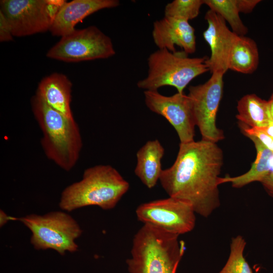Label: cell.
<instances>
[{
    "mask_svg": "<svg viewBox=\"0 0 273 273\" xmlns=\"http://www.w3.org/2000/svg\"><path fill=\"white\" fill-rule=\"evenodd\" d=\"M223 156L216 143L203 141L180 143L173 165L163 169L159 181L169 197L189 202L207 218L220 205L218 186Z\"/></svg>",
    "mask_w": 273,
    "mask_h": 273,
    "instance_id": "1",
    "label": "cell"
},
{
    "mask_svg": "<svg viewBox=\"0 0 273 273\" xmlns=\"http://www.w3.org/2000/svg\"><path fill=\"white\" fill-rule=\"evenodd\" d=\"M34 118L42 133L40 144L46 157L66 171L79 160L82 140L78 124L49 106L35 94L31 99Z\"/></svg>",
    "mask_w": 273,
    "mask_h": 273,
    "instance_id": "2",
    "label": "cell"
},
{
    "mask_svg": "<svg viewBox=\"0 0 273 273\" xmlns=\"http://www.w3.org/2000/svg\"><path fill=\"white\" fill-rule=\"evenodd\" d=\"M129 184L113 167L100 164L84 170L81 180L62 191L59 205L71 212L89 206L114 208L128 191Z\"/></svg>",
    "mask_w": 273,
    "mask_h": 273,
    "instance_id": "3",
    "label": "cell"
},
{
    "mask_svg": "<svg viewBox=\"0 0 273 273\" xmlns=\"http://www.w3.org/2000/svg\"><path fill=\"white\" fill-rule=\"evenodd\" d=\"M178 237L144 224L133 238L126 260L129 273H176L186 250Z\"/></svg>",
    "mask_w": 273,
    "mask_h": 273,
    "instance_id": "4",
    "label": "cell"
},
{
    "mask_svg": "<svg viewBox=\"0 0 273 273\" xmlns=\"http://www.w3.org/2000/svg\"><path fill=\"white\" fill-rule=\"evenodd\" d=\"M206 57L190 58L183 51L172 52L166 49H158L148 59V74L137 83L145 90H158L164 86L175 87L177 93L184 89L195 77L208 71Z\"/></svg>",
    "mask_w": 273,
    "mask_h": 273,
    "instance_id": "5",
    "label": "cell"
},
{
    "mask_svg": "<svg viewBox=\"0 0 273 273\" xmlns=\"http://www.w3.org/2000/svg\"><path fill=\"white\" fill-rule=\"evenodd\" d=\"M31 232L30 243L36 250L53 249L60 255L77 251L76 240L82 231L77 222L68 213L52 211L42 215L31 214L15 218Z\"/></svg>",
    "mask_w": 273,
    "mask_h": 273,
    "instance_id": "6",
    "label": "cell"
},
{
    "mask_svg": "<svg viewBox=\"0 0 273 273\" xmlns=\"http://www.w3.org/2000/svg\"><path fill=\"white\" fill-rule=\"evenodd\" d=\"M64 0H2L1 11L9 21L13 36L50 30Z\"/></svg>",
    "mask_w": 273,
    "mask_h": 273,
    "instance_id": "7",
    "label": "cell"
},
{
    "mask_svg": "<svg viewBox=\"0 0 273 273\" xmlns=\"http://www.w3.org/2000/svg\"><path fill=\"white\" fill-rule=\"evenodd\" d=\"M115 54L111 39L97 27L90 26L61 37L47 56L66 62L107 59Z\"/></svg>",
    "mask_w": 273,
    "mask_h": 273,
    "instance_id": "8",
    "label": "cell"
},
{
    "mask_svg": "<svg viewBox=\"0 0 273 273\" xmlns=\"http://www.w3.org/2000/svg\"><path fill=\"white\" fill-rule=\"evenodd\" d=\"M135 213L144 224L178 236L192 231L196 224V213L192 204L171 197L141 204Z\"/></svg>",
    "mask_w": 273,
    "mask_h": 273,
    "instance_id": "9",
    "label": "cell"
},
{
    "mask_svg": "<svg viewBox=\"0 0 273 273\" xmlns=\"http://www.w3.org/2000/svg\"><path fill=\"white\" fill-rule=\"evenodd\" d=\"M223 75L212 73L205 83L189 87L188 97L195 122L203 141L217 143L224 139L222 130L216 125L219 105L222 97Z\"/></svg>",
    "mask_w": 273,
    "mask_h": 273,
    "instance_id": "10",
    "label": "cell"
},
{
    "mask_svg": "<svg viewBox=\"0 0 273 273\" xmlns=\"http://www.w3.org/2000/svg\"><path fill=\"white\" fill-rule=\"evenodd\" d=\"M144 94L147 107L169 122L176 130L180 143L194 141L196 124L188 95L177 93L166 96L158 90H145Z\"/></svg>",
    "mask_w": 273,
    "mask_h": 273,
    "instance_id": "11",
    "label": "cell"
},
{
    "mask_svg": "<svg viewBox=\"0 0 273 273\" xmlns=\"http://www.w3.org/2000/svg\"><path fill=\"white\" fill-rule=\"evenodd\" d=\"M205 19L208 27L203 35L211 50L206 64L212 73L224 75L229 70L232 52L239 36L230 30L224 20L214 11L208 10Z\"/></svg>",
    "mask_w": 273,
    "mask_h": 273,
    "instance_id": "12",
    "label": "cell"
},
{
    "mask_svg": "<svg viewBox=\"0 0 273 273\" xmlns=\"http://www.w3.org/2000/svg\"><path fill=\"white\" fill-rule=\"evenodd\" d=\"M152 37L158 49L175 52L176 45L188 54L196 51L195 29L187 20L164 16L154 22Z\"/></svg>",
    "mask_w": 273,
    "mask_h": 273,
    "instance_id": "13",
    "label": "cell"
},
{
    "mask_svg": "<svg viewBox=\"0 0 273 273\" xmlns=\"http://www.w3.org/2000/svg\"><path fill=\"white\" fill-rule=\"evenodd\" d=\"M118 0H73L65 2L57 13L50 31L63 36L74 31L75 25L89 15L102 9L118 7Z\"/></svg>",
    "mask_w": 273,
    "mask_h": 273,
    "instance_id": "14",
    "label": "cell"
},
{
    "mask_svg": "<svg viewBox=\"0 0 273 273\" xmlns=\"http://www.w3.org/2000/svg\"><path fill=\"white\" fill-rule=\"evenodd\" d=\"M72 83L68 77L54 73L43 78L36 93L51 108L69 118H73L71 109Z\"/></svg>",
    "mask_w": 273,
    "mask_h": 273,
    "instance_id": "15",
    "label": "cell"
},
{
    "mask_svg": "<svg viewBox=\"0 0 273 273\" xmlns=\"http://www.w3.org/2000/svg\"><path fill=\"white\" fill-rule=\"evenodd\" d=\"M164 154V149L158 140L147 141L136 153L134 173L148 189L154 188L159 180Z\"/></svg>",
    "mask_w": 273,
    "mask_h": 273,
    "instance_id": "16",
    "label": "cell"
},
{
    "mask_svg": "<svg viewBox=\"0 0 273 273\" xmlns=\"http://www.w3.org/2000/svg\"><path fill=\"white\" fill-rule=\"evenodd\" d=\"M254 143L256 150V157L250 169L246 173L234 177H220L219 184L230 183L235 188H241L254 181L260 182L273 173V152L265 147L257 138L246 136Z\"/></svg>",
    "mask_w": 273,
    "mask_h": 273,
    "instance_id": "17",
    "label": "cell"
},
{
    "mask_svg": "<svg viewBox=\"0 0 273 273\" xmlns=\"http://www.w3.org/2000/svg\"><path fill=\"white\" fill-rule=\"evenodd\" d=\"M236 118L252 128L267 126L271 121L269 113L268 101L255 94L244 96L238 102Z\"/></svg>",
    "mask_w": 273,
    "mask_h": 273,
    "instance_id": "18",
    "label": "cell"
},
{
    "mask_svg": "<svg viewBox=\"0 0 273 273\" xmlns=\"http://www.w3.org/2000/svg\"><path fill=\"white\" fill-rule=\"evenodd\" d=\"M259 61V52L255 41L246 36H239L232 52L229 70L251 74L257 69Z\"/></svg>",
    "mask_w": 273,
    "mask_h": 273,
    "instance_id": "19",
    "label": "cell"
},
{
    "mask_svg": "<svg viewBox=\"0 0 273 273\" xmlns=\"http://www.w3.org/2000/svg\"><path fill=\"white\" fill-rule=\"evenodd\" d=\"M210 10L219 15L230 24L232 31L238 36H245L248 28L239 15L236 0H203Z\"/></svg>",
    "mask_w": 273,
    "mask_h": 273,
    "instance_id": "20",
    "label": "cell"
},
{
    "mask_svg": "<svg viewBox=\"0 0 273 273\" xmlns=\"http://www.w3.org/2000/svg\"><path fill=\"white\" fill-rule=\"evenodd\" d=\"M246 245L245 239L241 235L232 239L228 260L218 273H253L244 256Z\"/></svg>",
    "mask_w": 273,
    "mask_h": 273,
    "instance_id": "21",
    "label": "cell"
},
{
    "mask_svg": "<svg viewBox=\"0 0 273 273\" xmlns=\"http://www.w3.org/2000/svg\"><path fill=\"white\" fill-rule=\"evenodd\" d=\"M203 0H174L168 3L164 8V16L187 21L197 17Z\"/></svg>",
    "mask_w": 273,
    "mask_h": 273,
    "instance_id": "22",
    "label": "cell"
},
{
    "mask_svg": "<svg viewBox=\"0 0 273 273\" xmlns=\"http://www.w3.org/2000/svg\"><path fill=\"white\" fill-rule=\"evenodd\" d=\"M242 132L246 136L251 135L257 138L265 147L273 152V137L258 128H252L239 122Z\"/></svg>",
    "mask_w": 273,
    "mask_h": 273,
    "instance_id": "23",
    "label": "cell"
},
{
    "mask_svg": "<svg viewBox=\"0 0 273 273\" xmlns=\"http://www.w3.org/2000/svg\"><path fill=\"white\" fill-rule=\"evenodd\" d=\"M11 26L7 18L0 10V41L5 42L13 40Z\"/></svg>",
    "mask_w": 273,
    "mask_h": 273,
    "instance_id": "24",
    "label": "cell"
},
{
    "mask_svg": "<svg viewBox=\"0 0 273 273\" xmlns=\"http://www.w3.org/2000/svg\"><path fill=\"white\" fill-rule=\"evenodd\" d=\"M260 2V0H236V4L240 13H250Z\"/></svg>",
    "mask_w": 273,
    "mask_h": 273,
    "instance_id": "25",
    "label": "cell"
},
{
    "mask_svg": "<svg viewBox=\"0 0 273 273\" xmlns=\"http://www.w3.org/2000/svg\"><path fill=\"white\" fill-rule=\"evenodd\" d=\"M260 183L267 194L273 198V173L266 176Z\"/></svg>",
    "mask_w": 273,
    "mask_h": 273,
    "instance_id": "26",
    "label": "cell"
},
{
    "mask_svg": "<svg viewBox=\"0 0 273 273\" xmlns=\"http://www.w3.org/2000/svg\"><path fill=\"white\" fill-rule=\"evenodd\" d=\"M12 217L8 216L3 210H0V226H3L10 220H12Z\"/></svg>",
    "mask_w": 273,
    "mask_h": 273,
    "instance_id": "27",
    "label": "cell"
},
{
    "mask_svg": "<svg viewBox=\"0 0 273 273\" xmlns=\"http://www.w3.org/2000/svg\"><path fill=\"white\" fill-rule=\"evenodd\" d=\"M258 128L273 137V121H271L269 124L265 127Z\"/></svg>",
    "mask_w": 273,
    "mask_h": 273,
    "instance_id": "28",
    "label": "cell"
},
{
    "mask_svg": "<svg viewBox=\"0 0 273 273\" xmlns=\"http://www.w3.org/2000/svg\"><path fill=\"white\" fill-rule=\"evenodd\" d=\"M268 101V107L270 119L273 121V93Z\"/></svg>",
    "mask_w": 273,
    "mask_h": 273,
    "instance_id": "29",
    "label": "cell"
}]
</instances>
